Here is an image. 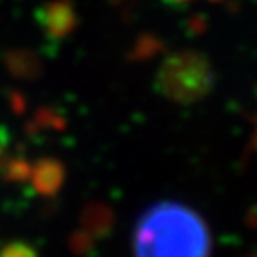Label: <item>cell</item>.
Masks as SVG:
<instances>
[{"label": "cell", "instance_id": "obj_1", "mask_svg": "<svg viewBox=\"0 0 257 257\" xmlns=\"http://www.w3.org/2000/svg\"><path fill=\"white\" fill-rule=\"evenodd\" d=\"M206 221L189 206L156 202L139 217L134 230L136 257H210Z\"/></svg>", "mask_w": 257, "mask_h": 257}, {"label": "cell", "instance_id": "obj_7", "mask_svg": "<svg viewBox=\"0 0 257 257\" xmlns=\"http://www.w3.org/2000/svg\"><path fill=\"white\" fill-rule=\"evenodd\" d=\"M0 257H33L31 249L21 244H10L0 251Z\"/></svg>", "mask_w": 257, "mask_h": 257}, {"label": "cell", "instance_id": "obj_10", "mask_svg": "<svg viewBox=\"0 0 257 257\" xmlns=\"http://www.w3.org/2000/svg\"><path fill=\"white\" fill-rule=\"evenodd\" d=\"M251 257H257V255H251Z\"/></svg>", "mask_w": 257, "mask_h": 257}, {"label": "cell", "instance_id": "obj_4", "mask_svg": "<svg viewBox=\"0 0 257 257\" xmlns=\"http://www.w3.org/2000/svg\"><path fill=\"white\" fill-rule=\"evenodd\" d=\"M31 179L38 193L52 194L63 183V166L54 158H44L33 166Z\"/></svg>", "mask_w": 257, "mask_h": 257}, {"label": "cell", "instance_id": "obj_6", "mask_svg": "<svg viewBox=\"0 0 257 257\" xmlns=\"http://www.w3.org/2000/svg\"><path fill=\"white\" fill-rule=\"evenodd\" d=\"M10 134L4 126H0V175L6 174V168L10 164Z\"/></svg>", "mask_w": 257, "mask_h": 257}, {"label": "cell", "instance_id": "obj_3", "mask_svg": "<svg viewBox=\"0 0 257 257\" xmlns=\"http://www.w3.org/2000/svg\"><path fill=\"white\" fill-rule=\"evenodd\" d=\"M35 19L50 42H59L76 29L78 14L71 0H48L37 8Z\"/></svg>", "mask_w": 257, "mask_h": 257}, {"label": "cell", "instance_id": "obj_2", "mask_svg": "<svg viewBox=\"0 0 257 257\" xmlns=\"http://www.w3.org/2000/svg\"><path fill=\"white\" fill-rule=\"evenodd\" d=\"M215 86L211 61L200 52L183 50L168 55L155 76V88L162 97L179 105L202 101Z\"/></svg>", "mask_w": 257, "mask_h": 257}, {"label": "cell", "instance_id": "obj_9", "mask_svg": "<svg viewBox=\"0 0 257 257\" xmlns=\"http://www.w3.org/2000/svg\"><path fill=\"white\" fill-rule=\"evenodd\" d=\"M175 2H187V0H175Z\"/></svg>", "mask_w": 257, "mask_h": 257}, {"label": "cell", "instance_id": "obj_5", "mask_svg": "<svg viewBox=\"0 0 257 257\" xmlns=\"http://www.w3.org/2000/svg\"><path fill=\"white\" fill-rule=\"evenodd\" d=\"M4 65H6V69L10 71L12 76L21 78V80H33L42 71V65H40V59L37 55L31 50H19V48L6 52Z\"/></svg>", "mask_w": 257, "mask_h": 257}, {"label": "cell", "instance_id": "obj_8", "mask_svg": "<svg viewBox=\"0 0 257 257\" xmlns=\"http://www.w3.org/2000/svg\"><path fill=\"white\" fill-rule=\"evenodd\" d=\"M253 145H255V149H257V128H255V138H253Z\"/></svg>", "mask_w": 257, "mask_h": 257}]
</instances>
